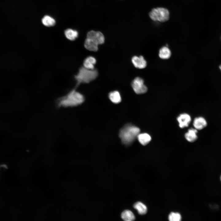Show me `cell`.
I'll return each instance as SVG.
<instances>
[{
	"label": "cell",
	"mask_w": 221,
	"mask_h": 221,
	"mask_svg": "<svg viewBox=\"0 0 221 221\" xmlns=\"http://www.w3.org/2000/svg\"><path fill=\"white\" fill-rule=\"evenodd\" d=\"M75 87L66 95L59 98L57 101V106L63 108H71L79 106L84 101V96L76 91Z\"/></svg>",
	"instance_id": "obj_1"
},
{
	"label": "cell",
	"mask_w": 221,
	"mask_h": 221,
	"mask_svg": "<svg viewBox=\"0 0 221 221\" xmlns=\"http://www.w3.org/2000/svg\"><path fill=\"white\" fill-rule=\"evenodd\" d=\"M140 130L138 127L128 124L120 130L119 136L122 143L125 145H130L137 138Z\"/></svg>",
	"instance_id": "obj_2"
},
{
	"label": "cell",
	"mask_w": 221,
	"mask_h": 221,
	"mask_svg": "<svg viewBox=\"0 0 221 221\" xmlns=\"http://www.w3.org/2000/svg\"><path fill=\"white\" fill-rule=\"evenodd\" d=\"M98 72L96 69H89L82 67L79 69L77 74L74 76L76 81V87L82 83H88L95 79L98 76Z\"/></svg>",
	"instance_id": "obj_3"
},
{
	"label": "cell",
	"mask_w": 221,
	"mask_h": 221,
	"mask_svg": "<svg viewBox=\"0 0 221 221\" xmlns=\"http://www.w3.org/2000/svg\"><path fill=\"white\" fill-rule=\"evenodd\" d=\"M169 15L168 10L161 7L153 9L149 14L150 17L152 20L161 22L167 21L169 19Z\"/></svg>",
	"instance_id": "obj_4"
},
{
	"label": "cell",
	"mask_w": 221,
	"mask_h": 221,
	"mask_svg": "<svg viewBox=\"0 0 221 221\" xmlns=\"http://www.w3.org/2000/svg\"><path fill=\"white\" fill-rule=\"evenodd\" d=\"M131 86L135 92L138 94L145 93L147 91V87L144 84V80L140 77H137L133 80Z\"/></svg>",
	"instance_id": "obj_5"
},
{
	"label": "cell",
	"mask_w": 221,
	"mask_h": 221,
	"mask_svg": "<svg viewBox=\"0 0 221 221\" xmlns=\"http://www.w3.org/2000/svg\"><path fill=\"white\" fill-rule=\"evenodd\" d=\"M87 38L92 39L96 42L99 45L103 44L105 41L103 34L100 32L91 30L88 32Z\"/></svg>",
	"instance_id": "obj_6"
},
{
	"label": "cell",
	"mask_w": 221,
	"mask_h": 221,
	"mask_svg": "<svg viewBox=\"0 0 221 221\" xmlns=\"http://www.w3.org/2000/svg\"><path fill=\"white\" fill-rule=\"evenodd\" d=\"M131 61L134 66L139 69L144 68L147 66L146 61L142 56H134Z\"/></svg>",
	"instance_id": "obj_7"
},
{
	"label": "cell",
	"mask_w": 221,
	"mask_h": 221,
	"mask_svg": "<svg viewBox=\"0 0 221 221\" xmlns=\"http://www.w3.org/2000/svg\"><path fill=\"white\" fill-rule=\"evenodd\" d=\"M177 119L179 123V126L181 128L187 127L191 121L190 116L186 113L180 114Z\"/></svg>",
	"instance_id": "obj_8"
},
{
	"label": "cell",
	"mask_w": 221,
	"mask_h": 221,
	"mask_svg": "<svg viewBox=\"0 0 221 221\" xmlns=\"http://www.w3.org/2000/svg\"><path fill=\"white\" fill-rule=\"evenodd\" d=\"M99 45L93 40L87 38L84 43V46L87 50L91 51L96 52L98 49Z\"/></svg>",
	"instance_id": "obj_9"
},
{
	"label": "cell",
	"mask_w": 221,
	"mask_h": 221,
	"mask_svg": "<svg viewBox=\"0 0 221 221\" xmlns=\"http://www.w3.org/2000/svg\"><path fill=\"white\" fill-rule=\"evenodd\" d=\"M193 125L196 130H201L207 126V122L203 117H200L196 118L194 119Z\"/></svg>",
	"instance_id": "obj_10"
},
{
	"label": "cell",
	"mask_w": 221,
	"mask_h": 221,
	"mask_svg": "<svg viewBox=\"0 0 221 221\" xmlns=\"http://www.w3.org/2000/svg\"><path fill=\"white\" fill-rule=\"evenodd\" d=\"M197 130L191 128L189 129L188 132L185 134V137L187 141L190 142H193L196 141L197 138Z\"/></svg>",
	"instance_id": "obj_11"
},
{
	"label": "cell",
	"mask_w": 221,
	"mask_h": 221,
	"mask_svg": "<svg viewBox=\"0 0 221 221\" xmlns=\"http://www.w3.org/2000/svg\"><path fill=\"white\" fill-rule=\"evenodd\" d=\"M96 63V59L93 56H89L84 60L83 67L89 69H95L94 66Z\"/></svg>",
	"instance_id": "obj_12"
},
{
	"label": "cell",
	"mask_w": 221,
	"mask_h": 221,
	"mask_svg": "<svg viewBox=\"0 0 221 221\" xmlns=\"http://www.w3.org/2000/svg\"><path fill=\"white\" fill-rule=\"evenodd\" d=\"M158 55L161 59H167L170 57L171 52L167 46H163L160 49Z\"/></svg>",
	"instance_id": "obj_13"
},
{
	"label": "cell",
	"mask_w": 221,
	"mask_h": 221,
	"mask_svg": "<svg viewBox=\"0 0 221 221\" xmlns=\"http://www.w3.org/2000/svg\"><path fill=\"white\" fill-rule=\"evenodd\" d=\"M64 33L66 38L72 41L76 40L78 36V32L71 29H68L65 30Z\"/></svg>",
	"instance_id": "obj_14"
},
{
	"label": "cell",
	"mask_w": 221,
	"mask_h": 221,
	"mask_svg": "<svg viewBox=\"0 0 221 221\" xmlns=\"http://www.w3.org/2000/svg\"><path fill=\"white\" fill-rule=\"evenodd\" d=\"M139 142L143 145H146L151 141V138L150 135L146 133L139 134L137 138Z\"/></svg>",
	"instance_id": "obj_15"
},
{
	"label": "cell",
	"mask_w": 221,
	"mask_h": 221,
	"mask_svg": "<svg viewBox=\"0 0 221 221\" xmlns=\"http://www.w3.org/2000/svg\"><path fill=\"white\" fill-rule=\"evenodd\" d=\"M108 97L110 101L114 103H118L121 101L120 94L117 91L110 92L109 94Z\"/></svg>",
	"instance_id": "obj_16"
},
{
	"label": "cell",
	"mask_w": 221,
	"mask_h": 221,
	"mask_svg": "<svg viewBox=\"0 0 221 221\" xmlns=\"http://www.w3.org/2000/svg\"><path fill=\"white\" fill-rule=\"evenodd\" d=\"M42 22L45 26L50 27L53 26L55 25L56 21L52 17L46 15L42 18Z\"/></svg>",
	"instance_id": "obj_17"
},
{
	"label": "cell",
	"mask_w": 221,
	"mask_h": 221,
	"mask_svg": "<svg viewBox=\"0 0 221 221\" xmlns=\"http://www.w3.org/2000/svg\"><path fill=\"white\" fill-rule=\"evenodd\" d=\"M135 209L137 210L140 215H144L147 212V207L146 205L140 202L136 203L134 205Z\"/></svg>",
	"instance_id": "obj_18"
},
{
	"label": "cell",
	"mask_w": 221,
	"mask_h": 221,
	"mask_svg": "<svg viewBox=\"0 0 221 221\" xmlns=\"http://www.w3.org/2000/svg\"><path fill=\"white\" fill-rule=\"evenodd\" d=\"M122 219L126 221H132L134 220L135 217L133 213L129 210L124 211L121 214Z\"/></svg>",
	"instance_id": "obj_19"
},
{
	"label": "cell",
	"mask_w": 221,
	"mask_h": 221,
	"mask_svg": "<svg viewBox=\"0 0 221 221\" xmlns=\"http://www.w3.org/2000/svg\"><path fill=\"white\" fill-rule=\"evenodd\" d=\"M168 219L170 221H180L181 220V217L179 213L172 212L169 214Z\"/></svg>",
	"instance_id": "obj_20"
},
{
	"label": "cell",
	"mask_w": 221,
	"mask_h": 221,
	"mask_svg": "<svg viewBox=\"0 0 221 221\" xmlns=\"http://www.w3.org/2000/svg\"><path fill=\"white\" fill-rule=\"evenodd\" d=\"M219 69H220V70L221 71V64L219 66Z\"/></svg>",
	"instance_id": "obj_21"
},
{
	"label": "cell",
	"mask_w": 221,
	"mask_h": 221,
	"mask_svg": "<svg viewBox=\"0 0 221 221\" xmlns=\"http://www.w3.org/2000/svg\"><path fill=\"white\" fill-rule=\"evenodd\" d=\"M220 180H221V176H220Z\"/></svg>",
	"instance_id": "obj_22"
}]
</instances>
